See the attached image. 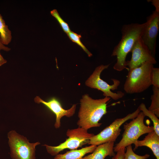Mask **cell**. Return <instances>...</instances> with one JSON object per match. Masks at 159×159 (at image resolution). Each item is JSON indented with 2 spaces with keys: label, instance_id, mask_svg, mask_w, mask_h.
I'll use <instances>...</instances> for the list:
<instances>
[{
  "label": "cell",
  "instance_id": "52a82bcc",
  "mask_svg": "<svg viewBox=\"0 0 159 159\" xmlns=\"http://www.w3.org/2000/svg\"><path fill=\"white\" fill-rule=\"evenodd\" d=\"M110 64L101 65L96 68L92 73L85 82L86 86L92 88L100 90L103 92L105 97H109L114 100H117L122 97L124 93L121 91L116 93L111 91L117 90L120 84V81L116 79H112L113 82L112 85H110L100 78L102 72L107 68Z\"/></svg>",
  "mask_w": 159,
  "mask_h": 159
},
{
  "label": "cell",
  "instance_id": "ac0fdd59",
  "mask_svg": "<svg viewBox=\"0 0 159 159\" xmlns=\"http://www.w3.org/2000/svg\"><path fill=\"white\" fill-rule=\"evenodd\" d=\"M67 34L72 42L76 43L82 48L87 54L88 57H90L92 56V53L89 52L81 42L80 38L81 37V36L80 35L78 34L71 31Z\"/></svg>",
  "mask_w": 159,
  "mask_h": 159
},
{
  "label": "cell",
  "instance_id": "4fadbf2b",
  "mask_svg": "<svg viewBox=\"0 0 159 159\" xmlns=\"http://www.w3.org/2000/svg\"><path fill=\"white\" fill-rule=\"evenodd\" d=\"M114 142H110L98 145L91 154L81 159H105L108 156L113 157L115 155L114 150Z\"/></svg>",
  "mask_w": 159,
  "mask_h": 159
},
{
  "label": "cell",
  "instance_id": "ffe728a7",
  "mask_svg": "<svg viewBox=\"0 0 159 159\" xmlns=\"http://www.w3.org/2000/svg\"><path fill=\"white\" fill-rule=\"evenodd\" d=\"M50 14L57 20L65 33L67 34L71 31L68 24L62 18L56 9H54L51 11Z\"/></svg>",
  "mask_w": 159,
  "mask_h": 159
},
{
  "label": "cell",
  "instance_id": "603a6c76",
  "mask_svg": "<svg viewBox=\"0 0 159 159\" xmlns=\"http://www.w3.org/2000/svg\"><path fill=\"white\" fill-rule=\"evenodd\" d=\"M152 2V4L155 8V11L159 12V1L158 0H149Z\"/></svg>",
  "mask_w": 159,
  "mask_h": 159
},
{
  "label": "cell",
  "instance_id": "cb8c5ba5",
  "mask_svg": "<svg viewBox=\"0 0 159 159\" xmlns=\"http://www.w3.org/2000/svg\"><path fill=\"white\" fill-rule=\"evenodd\" d=\"M3 50L4 51L8 52L11 50V49L5 46L1 42L0 38V50Z\"/></svg>",
  "mask_w": 159,
  "mask_h": 159
},
{
  "label": "cell",
  "instance_id": "7a4b0ae2",
  "mask_svg": "<svg viewBox=\"0 0 159 159\" xmlns=\"http://www.w3.org/2000/svg\"><path fill=\"white\" fill-rule=\"evenodd\" d=\"M110 98L105 97L94 99L87 94L83 95L80 100V107L77 122L78 127L87 130L93 127H99L102 125L99 122L101 118L107 113V102Z\"/></svg>",
  "mask_w": 159,
  "mask_h": 159
},
{
  "label": "cell",
  "instance_id": "ba28073f",
  "mask_svg": "<svg viewBox=\"0 0 159 159\" xmlns=\"http://www.w3.org/2000/svg\"><path fill=\"white\" fill-rule=\"evenodd\" d=\"M140 111L138 107L134 112L125 117L115 120L99 133L92 137L88 144L97 146L107 142H115L120 134L121 125L127 121L135 118Z\"/></svg>",
  "mask_w": 159,
  "mask_h": 159
},
{
  "label": "cell",
  "instance_id": "5bb4252c",
  "mask_svg": "<svg viewBox=\"0 0 159 159\" xmlns=\"http://www.w3.org/2000/svg\"><path fill=\"white\" fill-rule=\"evenodd\" d=\"M97 146L91 145L80 149L71 150L63 154L57 155L54 159H81L86 154L92 153Z\"/></svg>",
  "mask_w": 159,
  "mask_h": 159
},
{
  "label": "cell",
  "instance_id": "9c48e42d",
  "mask_svg": "<svg viewBox=\"0 0 159 159\" xmlns=\"http://www.w3.org/2000/svg\"><path fill=\"white\" fill-rule=\"evenodd\" d=\"M130 52H132L131 59L130 61H126L129 70L139 67L146 62L153 64L157 63L155 57L141 37L135 42Z\"/></svg>",
  "mask_w": 159,
  "mask_h": 159
},
{
  "label": "cell",
  "instance_id": "5b68a950",
  "mask_svg": "<svg viewBox=\"0 0 159 159\" xmlns=\"http://www.w3.org/2000/svg\"><path fill=\"white\" fill-rule=\"evenodd\" d=\"M66 135L68 138L57 146L44 145V146H45L47 152L52 156H55L64 149H76L88 144L90 139L95 135L93 133H88L87 130L80 127L68 129Z\"/></svg>",
  "mask_w": 159,
  "mask_h": 159
},
{
  "label": "cell",
  "instance_id": "44dd1931",
  "mask_svg": "<svg viewBox=\"0 0 159 159\" xmlns=\"http://www.w3.org/2000/svg\"><path fill=\"white\" fill-rule=\"evenodd\" d=\"M152 85L159 88V68L153 67L152 72Z\"/></svg>",
  "mask_w": 159,
  "mask_h": 159
},
{
  "label": "cell",
  "instance_id": "8992f818",
  "mask_svg": "<svg viewBox=\"0 0 159 159\" xmlns=\"http://www.w3.org/2000/svg\"><path fill=\"white\" fill-rule=\"evenodd\" d=\"M10 155L12 159H35L36 146L39 142L30 143L26 138L11 130L8 133Z\"/></svg>",
  "mask_w": 159,
  "mask_h": 159
},
{
  "label": "cell",
  "instance_id": "3957f363",
  "mask_svg": "<svg viewBox=\"0 0 159 159\" xmlns=\"http://www.w3.org/2000/svg\"><path fill=\"white\" fill-rule=\"evenodd\" d=\"M154 64L146 62L139 67L130 69L124 85L127 94L142 92L152 85V72Z\"/></svg>",
  "mask_w": 159,
  "mask_h": 159
},
{
  "label": "cell",
  "instance_id": "30bf717a",
  "mask_svg": "<svg viewBox=\"0 0 159 159\" xmlns=\"http://www.w3.org/2000/svg\"><path fill=\"white\" fill-rule=\"evenodd\" d=\"M148 20V24L141 37L155 57L156 39L159 29V12L154 11Z\"/></svg>",
  "mask_w": 159,
  "mask_h": 159
},
{
  "label": "cell",
  "instance_id": "d4e9b609",
  "mask_svg": "<svg viewBox=\"0 0 159 159\" xmlns=\"http://www.w3.org/2000/svg\"><path fill=\"white\" fill-rule=\"evenodd\" d=\"M7 61L4 59L0 53V66L6 63Z\"/></svg>",
  "mask_w": 159,
  "mask_h": 159
},
{
  "label": "cell",
  "instance_id": "2e32d148",
  "mask_svg": "<svg viewBox=\"0 0 159 159\" xmlns=\"http://www.w3.org/2000/svg\"><path fill=\"white\" fill-rule=\"evenodd\" d=\"M138 108L145 116H148L151 119L153 123L154 131L159 135V120L158 117L154 113L149 110L143 103L140 105Z\"/></svg>",
  "mask_w": 159,
  "mask_h": 159
},
{
  "label": "cell",
  "instance_id": "7402d4cb",
  "mask_svg": "<svg viewBox=\"0 0 159 159\" xmlns=\"http://www.w3.org/2000/svg\"><path fill=\"white\" fill-rule=\"evenodd\" d=\"M126 149V148H124L118 150L112 159H124Z\"/></svg>",
  "mask_w": 159,
  "mask_h": 159
},
{
  "label": "cell",
  "instance_id": "8fae6325",
  "mask_svg": "<svg viewBox=\"0 0 159 159\" xmlns=\"http://www.w3.org/2000/svg\"><path fill=\"white\" fill-rule=\"evenodd\" d=\"M34 102L37 103H42L52 112L56 115V121L54 126L56 128H58L61 126V119L64 116L70 117L75 113L76 104H73L69 109H64L60 103L55 97H52L47 101H45L39 96H37L34 98Z\"/></svg>",
  "mask_w": 159,
  "mask_h": 159
},
{
  "label": "cell",
  "instance_id": "277c9868",
  "mask_svg": "<svg viewBox=\"0 0 159 159\" xmlns=\"http://www.w3.org/2000/svg\"><path fill=\"white\" fill-rule=\"evenodd\" d=\"M145 115L140 112L138 115L124 125V131L120 141L114 147V152L132 144H134L142 135L154 130L153 126L146 125L144 123Z\"/></svg>",
  "mask_w": 159,
  "mask_h": 159
},
{
  "label": "cell",
  "instance_id": "9a60e30c",
  "mask_svg": "<svg viewBox=\"0 0 159 159\" xmlns=\"http://www.w3.org/2000/svg\"><path fill=\"white\" fill-rule=\"evenodd\" d=\"M0 38L2 43L8 44L11 42L12 36L11 31L5 23L3 17L0 14Z\"/></svg>",
  "mask_w": 159,
  "mask_h": 159
},
{
  "label": "cell",
  "instance_id": "e0dca14e",
  "mask_svg": "<svg viewBox=\"0 0 159 159\" xmlns=\"http://www.w3.org/2000/svg\"><path fill=\"white\" fill-rule=\"evenodd\" d=\"M153 94L151 96V103L148 110L159 117V88L153 86Z\"/></svg>",
  "mask_w": 159,
  "mask_h": 159
},
{
  "label": "cell",
  "instance_id": "6da1fadb",
  "mask_svg": "<svg viewBox=\"0 0 159 159\" xmlns=\"http://www.w3.org/2000/svg\"><path fill=\"white\" fill-rule=\"evenodd\" d=\"M148 23L147 19L142 24L132 23L123 26L121 39L114 48L112 54V56L117 57V62L113 67L115 70L120 71L126 69L129 70L127 66L126 56L135 42L141 37Z\"/></svg>",
  "mask_w": 159,
  "mask_h": 159
},
{
  "label": "cell",
  "instance_id": "7c38bea8",
  "mask_svg": "<svg viewBox=\"0 0 159 159\" xmlns=\"http://www.w3.org/2000/svg\"><path fill=\"white\" fill-rule=\"evenodd\" d=\"M148 134L143 140H138L135 143L134 149L139 147H147L151 150L156 159H159V135L154 130Z\"/></svg>",
  "mask_w": 159,
  "mask_h": 159
},
{
  "label": "cell",
  "instance_id": "d6986e66",
  "mask_svg": "<svg viewBox=\"0 0 159 159\" xmlns=\"http://www.w3.org/2000/svg\"><path fill=\"white\" fill-rule=\"evenodd\" d=\"M126 148L124 159H147L150 156L148 154L143 155L136 154L133 151L131 145H129Z\"/></svg>",
  "mask_w": 159,
  "mask_h": 159
}]
</instances>
